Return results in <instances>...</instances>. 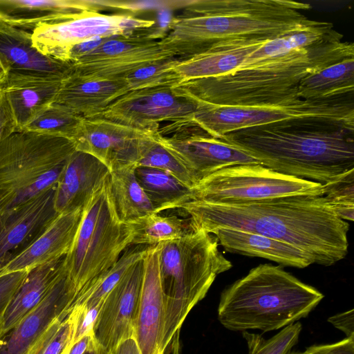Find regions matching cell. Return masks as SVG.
Instances as JSON below:
<instances>
[{
    "label": "cell",
    "instance_id": "6da1fadb",
    "mask_svg": "<svg viewBox=\"0 0 354 354\" xmlns=\"http://www.w3.org/2000/svg\"><path fill=\"white\" fill-rule=\"evenodd\" d=\"M179 208L189 215L193 230L209 233L224 227L260 234L301 250L314 264L332 266L348 254L350 225L323 196H288L239 204L190 201Z\"/></svg>",
    "mask_w": 354,
    "mask_h": 354
},
{
    "label": "cell",
    "instance_id": "7a4b0ae2",
    "mask_svg": "<svg viewBox=\"0 0 354 354\" xmlns=\"http://www.w3.org/2000/svg\"><path fill=\"white\" fill-rule=\"evenodd\" d=\"M220 139L274 171L322 185L354 171V128L295 120L252 127Z\"/></svg>",
    "mask_w": 354,
    "mask_h": 354
},
{
    "label": "cell",
    "instance_id": "3957f363",
    "mask_svg": "<svg viewBox=\"0 0 354 354\" xmlns=\"http://www.w3.org/2000/svg\"><path fill=\"white\" fill-rule=\"evenodd\" d=\"M335 30L310 46L211 77L183 82L174 91L196 103L249 106L300 99L298 87L307 76L354 57V44Z\"/></svg>",
    "mask_w": 354,
    "mask_h": 354
},
{
    "label": "cell",
    "instance_id": "277c9868",
    "mask_svg": "<svg viewBox=\"0 0 354 354\" xmlns=\"http://www.w3.org/2000/svg\"><path fill=\"white\" fill-rule=\"evenodd\" d=\"M309 3L292 0H192L160 39L185 58L230 40H270L308 18Z\"/></svg>",
    "mask_w": 354,
    "mask_h": 354
},
{
    "label": "cell",
    "instance_id": "5b68a950",
    "mask_svg": "<svg viewBox=\"0 0 354 354\" xmlns=\"http://www.w3.org/2000/svg\"><path fill=\"white\" fill-rule=\"evenodd\" d=\"M323 298L281 266L260 264L223 290L218 319L232 331L268 332L307 317Z\"/></svg>",
    "mask_w": 354,
    "mask_h": 354
},
{
    "label": "cell",
    "instance_id": "8992f818",
    "mask_svg": "<svg viewBox=\"0 0 354 354\" xmlns=\"http://www.w3.org/2000/svg\"><path fill=\"white\" fill-rule=\"evenodd\" d=\"M158 269L165 304L161 354H178L179 335L190 310L207 295L219 274L232 267L217 239L191 229L183 237L158 243Z\"/></svg>",
    "mask_w": 354,
    "mask_h": 354
},
{
    "label": "cell",
    "instance_id": "52a82bcc",
    "mask_svg": "<svg viewBox=\"0 0 354 354\" xmlns=\"http://www.w3.org/2000/svg\"><path fill=\"white\" fill-rule=\"evenodd\" d=\"M75 151L67 138L30 131L0 141V213L55 187Z\"/></svg>",
    "mask_w": 354,
    "mask_h": 354
},
{
    "label": "cell",
    "instance_id": "ba28073f",
    "mask_svg": "<svg viewBox=\"0 0 354 354\" xmlns=\"http://www.w3.org/2000/svg\"><path fill=\"white\" fill-rule=\"evenodd\" d=\"M131 241L129 225L122 221L117 214L109 174L84 205L74 243L65 257L75 298L93 280L118 261L121 253L131 245Z\"/></svg>",
    "mask_w": 354,
    "mask_h": 354
},
{
    "label": "cell",
    "instance_id": "9c48e42d",
    "mask_svg": "<svg viewBox=\"0 0 354 354\" xmlns=\"http://www.w3.org/2000/svg\"><path fill=\"white\" fill-rule=\"evenodd\" d=\"M295 120L322 121L354 128L353 96L324 100L294 99L249 106H218L196 103L192 121L221 138L242 129Z\"/></svg>",
    "mask_w": 354,
    "mask_h": 354
},
{
    "label": "cell",
    "instance_id": "30bf717a",
    "mask_svg": "<svg viewBox=\"0 0 354 354\" xmlns=\"http://www.w3.org/2000/svg\"><path fill=\"white\" fill-rule=\"evenodd\" d=\"M192 201L239 204L288 196H323L324 186L280 174L261 164H246L209 175L192 188Z\"/></svg>",
    "mask_w": 354,
    "mask_h": 354
},
{
    "label": "cell",
    "instance_id": "8fae6325",
    "mask_svg": "<svg viewBox=\"0 0 354 354\" xmlns=\"http://www.w3.org/2000/svg\"><path fill=\"white\" fill-rule=\"evenodd\" d=\"M151 28L105 37L73 62L71 75L88 80L124 79L147 65L177 57L160 40L165 33Z\"/></svg>",
    "mask_w": 354,
    "mask_h": 354
},
{
    "label": "cell",
    "instance_id": "7c38bea8",
    "mask_svg": "<svg viewBox=\"0 0 354 354\" xmlns=\"http://www.w3.org/2000/svg\"><path fill=\"white\" fill-rule=\"evenodd\" d=\"M156 139L186 167L196 184L226 167L260 164L245 151L209 135L192 120L159 128Z\"/></svg>",
    "mask_w": 354,
    "mask_h": 354
},
{
    "label": "cell",
    "instance_id": "4fadbf2b",
    "mask_svg": "<svg viewBox=\"0 0 354 354\" xmlns=\"http://www.w3.org/2000/svg\"><path fill=\"white\" fill-rule=\"evenodd\" d=\"M154 24V20L131 14L105 15L96 10H86L66 21L40 24L31 32L33 46L40 53L69 62L71 48L84 41L97 37L131 34L150 28Z\"/></svg>",
    "mask_w": 354,
    "mask_h": 354
},
{
    "label": "cell",
    "instance_id": "5bb4252c",
    "mask_svg": "<svg viewBox=\"0 0 354 354\" xmlns=\"http://www.w3.org/2000/svg\"><path fill=\"white\" fill-rule=\"evenodd\" d=\"M196 103L171 87L129 91L100 116L139 130L158 131L162 122L192 120Z\"/></svg>",
    "mask_w": 354,
    "mask_h": 354
},
{
    "label": "cell",
    "instance_id": "9a60e30c",
    "mask_svg": "<svg viewBox=\"0 0 354 354\" xmlns=\"http://www.w3.org/2000/svg\"><path fill=\"white\" fill-rule=\"evenodd\" d=\"M152 133L101 117L83 118L71 141L75 150L94 156L110 172L127 165L136 166L141 143Z\"/></svg>",
    "mask_w": 354,
    "mask_h": 354
},
{
    "label": "cell",
    "instance_id": "2e32d148",
    "mask_svg": "<svg viewBox=\"0 0 354 354\" xmlns=\"http://www.w3.org/2000/svg\"><path fill=\"white\" fill-rule=\"evenodd\" d=\"M143 270L142 258L128 270L103 301L93 334L97 342L108 353L133 336Z\"/></svg>",
    "mask_w": 354,
    "mask_h": 354
},
{
    "label": "cell",
    "instance_id": "e0dca14e",
    "mask_svg": "<svg viewBox=\"0 0 354 354\" xmlns=\"http://www.w3.org/2000/svg\"><path fill=\"white\" fill-rule=\"evenodd\" d=\"M55 187L0 213V272L24 251L58 215Z\"/></svg>",
    "mask_w": 354,
    "mask_h": 354
},
{
    "label": "cell",
    "instance_id": "ac0fdd59",
    "mask_svg": "<svg viewBox=\"0 0 354 354\" xmlns=\"http://www.w3.org/2000/svg\"><path fill=\"white\" fill-rule=\"evenodd\" d=\"M75 298L66 268L39 304L0 339V354H26L56 319L68 316Z\"/></svg>",
    "mask_w": 354,
    "mask_h": 354
},
{
    "label": "cell",
    "instance_id": "d6986e66",
    "mask_svg": "<svg viewBox=\"0 0 354 354\" xmlns=\"http://www.w3.org/2000/svg\"><path fill=\"white\" fill-rule=\"evenodd\" d=\"M158 244L143 257V276L133 326V337L142 354H161L165 304L158 269Z\"/></svg>",
    "mask_w": 354,
    "mask_h": 354
},
{
    "label": "cell",
    "instance_id": "ffe728a7",
    "mask_svg": "<svg viewBox=\"0 0 354 354\" xmlns=\"http://www.w3.org/2000/svg\"><path fill=\"white\" fill-rule=\"evenodd\" d=\"M0 62L7 75L64 80L73 63L44 55L34 47L32 32L0 21Z\"/></svg>",
    "mask_w": 354,
    "mask_h": 354
},
{
    "label": "cell",
    "instance_id": "44dd1931",
    "mask_svg": "<svg viewBox=\"0 0 354 354\" xmlns=\"http://www.w3.org/2000/svg\"><path fill=\"white\" fill-rule=\"evenodd\" d=\"M83 207L58 214L24 251L0 272L30 270L66 256L74 243L82 220Z\"/></svg>",
    "mask_w": 354,
    "mask_h": 354
},
{
    "label": "cell",
    "instance_id": "7402d4cb",
    "mask_svg": "<svg viewBox=\"0 0 354 354\" xmlns=\"http://www.w3.org/2000/svg\"><path fill=\"white\" fill-rule=\"evenodd\" d=\"M109 174L94 156L75 150L69 158L55 189L58 214L84 207L95 187Z\"/></svg>",
    "mask_w": 354,
    "mask_h": 354
},
{
    "label": "cell",
    "instance_id": "603a6c76",
    "mask_svg": "<svg viewBox=\"0 0 354 354\" xmlns=\"http://www.w3.org/2000/svg\"><path fill=\"white\" fill-rule=\"evenodd\" d=\"M209 233L230 253L263 258L297 268L314 264L310 257L301 250L260 234L224 227L214 228Z\"/></svg>",
    "mask_w": 354,
    "mask_h": 354
},
{
    "label": "cell",
    "instance_id": "cb8c5ba5",
    "mask_svg": "<svg viewBox=\"0 0 354 354\" xmlns=\"http://www.w3.org/2000/svg\"><path fill=\"white\" fill-rule=\"evenodd\" d=\"M128 91L124 79L88 80L70 75L54 102L83 118H97Z\"/></svg>",
    "mask_w": 354,
    "mask_h": 354
},
{
    "label": "cell",
    "instance_id": "d4e9b609",
    "mask_svg": "<svg viewBox=\"0 0 354 354\" xmlns=\"http://www.w3.org/2000/svg\"><path fill=\"white\" fill-rule=\"evenodd\" d=\"M267 41L254 39L219 42L192 56L178 57L174 69L181 79V82L225 75L237 69L250 53Z\"/></svg>",
    "mask_w": 354,
    "mask_h": 354
},
{
    "label": "cell",
    "instance_id": "484cf974",
    "mask_svg": "<svg viewBox=\"0 0 354 354\" xmlns=\"http://www.w3.org/2000/svg\"><path fill=\"white\" fill-rule=\"evenodd\" d=\"M86 10L100 12L94 0H0V21L29 32L40 24L66 21Z\"/></svg>",
    "mask_w": 354,
    "mask_h": 354
},
{
    "label": "cell",
    "instance_id": "4316f807",
    "mask_svg": "<svg viewBox=\"0 0 354 354\" xmlns=\"http://www.w3.org/2000/svg\"><path fill=\"white\" fill-rule=\"evenodd\" d=\"M63 80L18 75H7L3 90L12 109L17 131L44 108L54 102Z\"/></svg>",
    "mask_w": 354,
    "mask_h": 354
},
{
    "label": "cell",
    "instance_id": "83f0119b",
    "mask_svg": "<svg viewBox=\"0 0 354 354\" xmlns=\"http://www.w3.org/2000/svg\"><path fill=\"white\" fill-rule=\"evenodd\" d=\"M65 257L28 271L6 310L0 328V339L48 295L66 269Z\"/></svg>",
    "mask_w": 354,
    "mask_h": 354
},
{
    "label": "cell",
    "instance_id": "f1b7e54d",
    "mask_svg": "<svg viewBox=\"0 0 354 354\" xmlns=\"http://www.w3.org/2000/svg\"><path fill=\"white\" fill-rule=\"evenodd\" d=\"M334 31L332 23L307 19L297 27L266 41L250 53L237 69L246 68L262 60L286 54L296 49L310 46L324 39Z\"/></svg>",
    "mask_w": 354,
    "mask_h": 354
},
{
    "label": "cell",
    "instance_id": "f546056e",
    "mask_svg": "<svg viewBox=\"0 0 354 354\" xmlns=\"http://www.w3.org/2000/svg\"><path fill=\"white\" fill-rule=\"evenodd\" d=\"M354 57L335 63L304 78L298 87L302 100H324L353 96Z\"/></svg>",
    "mask_w": 354,
    "mask_h": 354
},
{
    "label": "cell",
    "instance_id": "4dcf8cb0",
    "mask_svg": "<svg viewBox=\"0 0 354 354\" xmlns=\"http://www.w3.org/2000/svg\"><path fill=\"white\" fill-rule=\"evenodd\" d=\"M136 165H127L109 172L111 193L117 214L127 223L156 213L136 178Z\"/></svg>",
    "mask_w": 354,
    "mask_h": 354
},
{
    "label": "cell",
    "instance_id": "1f68e13d",
    "mask_svg": "<svg viewBox=\"0 0 354 354\" xmlns=\"http://www.w3.org/2000/svg\"><path fill=\"white\" fill-rule=\"evenodd\" d=\"M135 174L157 214L167 209L179 208L192 201V189L169 173L136 167Z\"/></svg>",
    "mask_w": 354,
    "mask_h": 354
},
{
    "label": "cell",
    "instance_id": "d6a6232c",
    "mask_svg": "<svg viewBox=\"0 0 354 354\" xmlns=\"http://www.w3.org/2000/svg\"><path fill=\"white\" fill-rule=\"evenodd\" d=\"M134 245L128 247L112 267L97 277L77 295L71 309L75 306L90 307L104 301L128 270L143 258L150 246Z\"/></svg>",
    "mask_w": 354,
    "mask_h": 354
},
{
    "label": "cell",
    "instance_id": "836d02e7",
    "mask_svg": "<svg viewBox=\"0 0 354 354\" xmlns=\"http://www.w3.org/2000/svg\"><path fill=\"white\" fill-rule=\"evenodd\" d=\"M131 245H152L180 239L191 230L189 223L176 216H162L151 213L127 223Z\"/></svg>",
    "mask_w": 354,
    "mask_h": 354
},
{
    "label": "cell",
    "instance_id": "e575fe53",
    "mask_svg": "<svg viewBox=\"0 0 354 354\" xmlns=\"http://www.w3.org/2000/svg\"><path fill=\"white\" fill-rule=\"evenodd\" d=\"M158 131L151 133L142 140L136 167L164 171L188 187L193 188L196 185L194 180L186 167L157 140Z\"/></svg>",
    "mask_w": 354,
    "mask_h": 354
},
{
    "label": "cell",
    "instance_id": "d590c367",
    "mask_svg": "<svg viewBox=\"0 0 354 354\" xmlns=\"http://www.w3.org/2000/svg\"><path fill=\"white\" fill-rule=\"evenodd\" d=\"M82 119L66 107L53 102L39 112L23 131L48 134L71 140Z\"/></svg>",
    "mask_w": 354,
    "mask_h": 354
},
{
    "label": "cell",
    "instance_id": "8d00e7d4",
    "mask_svg": "<svg viewBox=\"0 0 354 354\" xmlns=\"http://www.w3.org/2000/svg\"><path fill=\"white\" fill-rule=\"evenodd\" d=\"M178 57L157 62L138 69L124 80L129 91L158 87H174L182 81L174 67Z\"/></svg>",
    "mask_w": 354,
    "mask_h": 354
},
{
    "label": "cell",
    "instance_id": "74e56055",
    "mask_svg": "<svg viewBox=\"0 0 354 354\" xmlns=\"http://www.w3.org/2000/svg\"><path fill=\"white\" fill-rule=\"evenodd\" d=\"M75 328L74 314L56 319L30 346L26 354H61L71 346Z\"/></svg>",
    "mask_w": 354,
    "mask_h": 354
},
{
    "label": "cell",
    "instance_id": "f35d334b",
    "mask_svg": "<svg viewBox=\"0 0 354 354\" xmlns=\"http://www.w3.org/2000/svg\"><path fill=\"white\" fill-rule=\"evenodd\" d=\"M302 329L298 321L282 328L268 339L263 336L247 330L242 335L248 348V354H288L297 343Z\"/></svg>",
    "mask_w": 354,
    "mask_h": 354
},
{
    "label": "cell",
    "instance_id": "ab89813d",
    "mask_svg": "<svg viewBox=\"0 0 354 354\" xmlns=\"http://www.w3.org/2000/svg\"><path fill=\"white\" fill-rule=\"evenodd\" d=\"M326 203L340 218L353 221L354 216V171L334 182L323 185Z\"/></svg>",
    "mask_w": 354,
    "mask_h": 354
},
{
    "label": "cell",
    "instance_id": "60d3db41",
    "mask_svg": "<svg viewBox=\"0 0 354 354\" xmlns=\"http://www.w3.org/2000/svg\"><path fill=\"white\" fill-rule=\"evenodd\" d=\"M192 0H169V1H95L101 10L106 8L127 10L137 12L149 9L166 8L177 9L187 6Z\"/></svg>",
    "mask_w": 354,
    "mask_h": 354
},
{
    "label": "cell",
    "instance_id": "b9f144b4",
    "mask_svg": "<svg viewBox=\"0 0 354 354\" xmlns=\"http://www.w3.org/2000/svg\"><path fill=\"white\" fill-rule=\"evenodd\" d=\"M103 302L93 306H75L71 309L75 317L74 334L71 345L83 337L93 333V328Z\"/></svg>",
    "mask_w": 354,
    "mask_h": 354
},
{
    "label": "cell",
    "instance_id": "7bdbcfd3",
    "mask_svg": "<svg viewBox=\"0 0 354 354\" xmlns=\"http://www.w3.org/2000/svg\"><path fill=\"white\" fill-rule=\"evenodd\" d=\"M27 274V270L0 273V328L6 310Z\"/></svg>",
    "mask_w": 354,
    "mask_h": 354
},
{
    "label": "cell",
    "instance_id": "ee69618b",
    "mask_svg": "<svg viewBox=\"0 0 354 354\" xmlns=\"http://www.w3.org/2000/svg\"><path fill=\"white\" fill-rule=\"evenodd\" d=\"M3 84H0V141L17 131V124Z\"/></svg>",
    "mask_w": 354,
    "mask_h": 354
},
{
    "label": "cell",
    "instance_id": "f6af8a7d",
    "mask_svg": "<svg viewBox=\"0 0 354 354\" xmlns=\"http://www.w3.org/2000/svg\"><path fill=\"white\" fill-rule=\"evenodd\" d=\"M311 354H354V337L333 344L315 345Z\"/></svg>",
    "mask_w": 354,
    "mask_h": 354
},
{
    "label": "cell",
    "instance_id": "bcb514c9",
    "mask_svg": "<svg viewBox=\"0 0 354 354\" xmlns=\"http://www.w3.org/2000/svg\"><path fill=\"white\" fill-rule=\"evenodd\" d=\"M354 310L351 309L344 313L331 316L328 322L335 328L344 332L346 337H354Z\"/></svg>",
    "mask_w": 354,
    "mask_h": 354
},
{
    "label": "cell",
    "instance_id": "7dc6e473",
    "mask_svg": "<svg viewBox=\"0 0 354 354\" xmlns=\"http://www.w3.org/2000/svg\"><path fill=\"white\" fill-rule=\"evenodd\" d=\"M95 339L93 333L83 337L71 346L68 354H84Z\"/></svg>",
    "mask_w": 354,
    "mask_h": 354
},
{
    "label": "cell",
    "instance_id": "c3c4849f",
    "mask_svg": "<svg viewBox=\"0 0 354 354\" xmlns=\"http://www.w3.org/2000/svg\"><path fill=\"white\" fill-rule=\"evenodd\" d=\"M84 354H109V353L95 339Z\"/></svg>",
    "mask_w": 354,
    "mask_h": 354
},
{
    "label": "cell",
    "instance_id": "681fc988",
    "mask_svg": "<svg viewBox=\"0 0 354 354\" xmlns=\"http://www.w3.org/2000/svg\"><path fill=\"white\" fill-rule=\"evenodd\" d=\"M7 77V72L5 70L3 66L0 62V84H2L5 82Z\"/></svg>",
    "mask_w": 354,
    "mask_h": 354
},
{
    "label": "cell",
    "instance_id": "f907efd6",
    "mask_svg": "<svg viewBox=\"0 0 354 354\" xmlns=\"http://www.w3.org/2000/svg\"><path fill=\"white\" fill-rule=\"evenodd\" d=\"M314 347H315V345L307 348V349L304 352H292V353L289 352L288 354H311L314 350Z\"/></svg>",
    "mask_w": 354,
    "mask_h": 354
},
{
    "label": "cell",
    "instance_id": "816d5d0a",
    "mask_svg": "<svg viewBox=\"0 0 354 354\" xmlns=\"http://www.w3.org/2000/svg\"><path fill=\"white\" fill-rule=\"evenodd\" d=\"M70 347L71 346L67 347L61 354H68Z\"/></svg>",
    "mask_w": 354,
    "mask_h": 354
}]
</instances>
